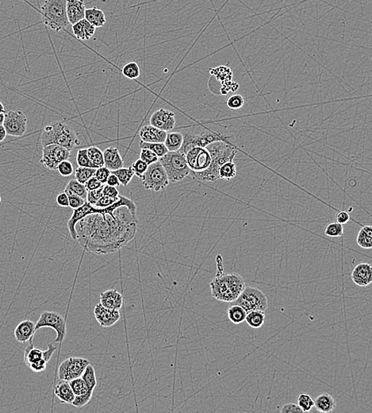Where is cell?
<instances>
[{
  "label": "cell",
  "instance_id": "cell-29",
  "mask_svg": "<svg viewBox=\"0 0 372 413\" xmlns=\"http://www.w3.org/2000/svg\"><path fill=\"white\" fill-rule=\"evenodd\" d=\"M356 242L362 248L371 249L372 247V226H364L358 233Z\"/></svg>",
  "mask_w": 372,
  "mask_h": 413
},
{
  "label": "cell",
  "instance_id": "cell-33",
  "mask_svg": "<svg viewBox=\"0 0 372 413\" xmlns=\"http://www.w3.org/2000/svg\"><path fill=\"white\" fill-rule=\"evenodd\" d=\"M237 175V167L235 163L233 161H228L223 164L218 171L219 179L230 180L235 177Z\"/></svg>",
  "mask_w": 372,
  "mask_h": 413
},
{
  "label": "cell",
  "instance_id": "cell-32",
  "mask_svg": "<svg viewBox=\"0 0 372 413\" xmlns=\"http://www.w3.org/2000/svg\"><path fill=\"white\" fill-rule=\"evenodd\" d=\"M88 157L90 159L91 162L94 169L102 167L104 165V159H103V152L100 149L95 146H91L87 149Z\"/></svg>",
  "mask_w": 372,
  "mask_h": 413
},
{
  "label": "cell",
  "instance_id": "cell-52",
  "mask_svg": "<svg viewBox=\"0 0 372 413\" xmlns=\"http://www.w3.org/2000/svg\"><path fill=\"white\" fill-rule=\"evenodd\" d=\"M118 199H119V196L117 198H112V197L103 196V197H101L100 199H98V202L95 203L94 207H96L98 208H107V207H109V206L113 204V203H115L116 201H118Z\"/></svg>",
  "mask_w": 372,
  "mask_h": 413
},
{
  "label": "cell",
  "instance_id": "cell-26",
  "mask_svg": "<svg viewBox=\"0 0 372 413\" xmlns=\"http://www.w3.org/2000/svg\"><path fill=\"white\" fill-rule=\"evenodd\" d=\"M84 19L88 22H90L92 26H94L95 28L102 27L107 22L105 13L100 9L97 8L96 7L86 9Z\"/></svg>",
  "mask_w": 372,
  "mask_h": 413
},
{
  "label": "cell",
  "instance_id": "cell-62",
  "mask_svg": "<svg viewBox=\"0 0 372 413\" xmlns=\"http://www.w3.org/2000/svg\"><path fill=\"white\" fill-rule=\"evenodd\" d=\"M5 112H6V108H5L3 103H2V101H0V114H5Z\"/></svg>",
  "mask_w": 372,
  "mask_h": 413
},
{
  "label": "cell",
  "instance_id": "cell-58",
  "mask_svg": "<svg viewBox=\"0 0 372 413\" xmlns=\"http://www.w3.org/2000/svg\"><path fill=\"white\" fill-rule=\"evenodd\" d=\"M56 351V347L54 346V343H49L48 345V348L46 351H43L42 357L46 362H49V360L51 359L52 356L54 354V352Z\"/></svg>",
  "mask_w": 372,
  "mask_h": 413
},
{
  "label": "cell",
  "instance_id": "cell-63",
  "mask_svg": "<svg viewBox=\"0 0 372 413\" xmlns=\"http://www.w3.org/2000/svg\"><path fill=\"white\" fill-rule=\"evenodd\" d=\"M4 118H5V114L4 113L0 114V125L3 124V122H4Z\"/></svg>",
  "mask_w": 372,
  "mask_h": 413
},
{
  "label": "cell",
  "instance_id": "cell-23",
  "mask_svg": "<svg viewBox=\"0 0 372 413\" xmlns=\"http://www.w3.org/2000/svg\"><path fill=\"white\" fill-rule=\"evenodd\" d=\"M72 29L74 35L80 40H89L92 39L96 30V28L92 26L85 19L73 24Z\"/></svg>",
  "mask_w": 372,
  "mask_h": 413
},
{
  "label": "cell",
  "instance_id": "cell-5",
  "mask_svg": "<svg viewBox=\"0 0 372 413\" xmlns=\"http://www.w3.org/2000/svg\"><path fill=\"white\" fill-rule=\"evenodd\" d=\"M42 146L58 145L67 150H74L80 145L77 134L73 127L64 122H55L45 126L41 136Z\"/></svg>",
  "mask_w": 372,
  "mask_h": 413
},
{
  "label": "cell",
  "instance_id": "cell-39",
  "mask_svg": "<svg viewBox=\"0 0 372 413\" xmlns=\"http://www.w3.org/2000/svg\"><path fill=\"white\" fill-rule=\"evenodd\" d=\"M96 169L94 168L81 167L78 166L75 169V180L81 184H85L90 178L94 177Z\"/></svg>",
  "mask_w": 372,
  "mask_h": 413
},
{
  "label": "cell",
  "instance_id": "cell-19",
  "mask_svg": "<svg viewBox=\"0 0 372 413\" xmlns=\"http://www.w3.org/2000/svg\"><path fill=\"white\" fill-rule=\"evenodd\" d=\"M167 132L161 131L152 125H146L141 127L139 132L141 141L151 143H164Z\"/></svg>",
  "mask_w": 372,
  "mask_h": 413
},
{
  "label": "cell",
  "instance_id": "cell-44",
  "mask_svg": "<svg viewBox=\"0 0 372 413\" xmlns=\"http://www.w3.org/2000/svg\"><path fill=\"white\" fill-rule=\"evenodd\" d=\"M76 163L81 167L94 168L88 157L87 149H80L76 154Z\"/></svg>",
  "mask_w": 372,
  "mask_h": 413
},
{
  "label": "cell",
  "instance_id": "cell-38",
  "mask_svg": "<svg viewBox=\"0 0 372 413\" xmlns=\"http://www.w3.org/2000/svg\"><path fill=\"white\" fill-rule=\"evenodd\" d=\"M297 405L300 407L303 413H309L315 407V400L310 394L301 393L298 396Z\"/></svg>",
  "mask_w": 372,
  "mask_h": 413
},
{
  "label": "cell",
  "instance_id": "cell-49",
  "mask_svg": "<svg viewBox=\"0 0 372 413\" xmlns=\"http://www.w3.org/2000/svg\"><path fill=\"white\" fill-rule=\"evenodd\" d=\"M103 186H104V184L101 188H99V189H95V190L88 191V195H87L86 201L91 203L92 205H95V203L98 202V199L103 197Z\"/></svg>",
  "mask_w": 372,
  "mask_h": 413
},
{
  "label": "cell",
  "instance_id": "cell-51",
  "mask_svg": "<svg viewBox=\"0 0 372 413\" xmlns=\"http://www.w3.org/2000/svg\"><path fill=\"white\" fill-rule=\"evenodd\" d=\"M66 194L69 197V207L73 209H76L81 207L86 202V199L75 194L71 193H66Z\"/></svg>",
  "mask_w": 372,
  "mask_h": 413
},
{
  "label": "cell",
  "instance_id": "cell-59",
  "mask_svg": "<svg viewBox=\"0 0 372 413\" xmlns=\"http://www.w3.org/2000/svg\"><path fill=\"white\" fill-rule=\"evenodd\" d=\"M335 218H336V223H339L342 225L346 224L350 220V216H349L348 212H338L337 214L336 215Z\"/></svg>",
  "mask_w": 372,
  "mask_h": 413
},
{
  "label": "cell",
  "instance_id": "cell-6",
  "mask_svg": "<svg viewBox=\"0 0 372 413\" xmlns=\"http://www.w3.org/2000/svg\"><path fill=\"white\" fill-rule=\"evenodd\" d=\"M67 0H45L41 7L42 22L59 32L69 26L66 13Z\"/></svg>",
  "mask_w": 372,
  "mask_h": 413
},
{
  "label": "cell",
  "instance_id": "cell-27",
  "mask_svg": "<svg viewBox=\"0 0 372 413\" xmlns=\"http://www.w3.org/2000/svg\"><path fill=\"white\" fill-rule=\"evenodd\" d=\"M164 143L168 151H179L184 143V135L181 132L167 133Z\"/></svg>",
  "mask_w": 372,
  "mask_h": 413
},
{
  "label": "cell",
  "instance_id": "cell-30",
  "mask_svg": "<svg viewBox=\"0 0 372 413\" xmlns=\"http://www.w3.org/2000/svg\"><path fill=\"white\" fill-rule=\"evenodd\" d=\"M43 351L35 348L33 344V341H30V344L27 346L24 351V362L26 366H30L34 362L41 359L42 357Z\"/></svg>",
  "mask_w": 372,
  "mask_h": 413
},
{
  "label": "cell",
  "instance_id": "cell-45",
  "mask_svg": "<svg viewBox=\"0 0 372 413\" xmlns=\"http://www.w3.org/2000/svg\"><path fill=\"white\" fill-rule=\"evenodd\" d=\"M244 104V99L241 95H233L226 100L227 107L230 110H239Z\"/></svg>",
  "mask_w": 372,
  "mask_h": 413
},
{
  "label": "cell",
  "instance_id": "cell-25",
  "mask_svg": "<svg viewBox=\"0 0 372 413\" xmlns=\"http://www.w3.org/2000/svg\"><path fill=\"white\" fill-rule=\"evenodd\" d=\"M315 407L320 413H331L336 409V400L330 393H324L316 396L315 400Z\"/></svg>",
  "mask_w": 372,
  "mask_h": 413
},
{
  "label": "cell",
  "instance_id": "cell-50",
  "mask_svg": "<svg viewBox=\"0 0 372 413\" xmlns=\"http://www.w3.org/2000/svg\"><path fill=\"white\" fill-rule=\"evenodd\" d=\"M111 174H112V171L103 165L102 167L96 169L94 177H95L102 184H107V179L109 177Z\"/></svg>",
  "mask_w": 372,
  "mask_h": 413
},
{
  "label": "cell",
  "instance_id": "cell-14",
  "mask_svg": "<svg viewBox=\"0 0 372 413\" xmlns=\"http://www.w3.org/2000/svg\"><path fill=\"white\" fill-rule=\"evenodd\" d=\"M186 163L190 171L200 172L208 168L211 161L210 153L205 147L195 146L185 154Z\"/></svg>",
  "mask_w": 372,
  "mask_h": 413
},
{
  "label": "cell",
  "instance_id": "cell-35",
  "mask_svg": "<svg viewBox=\"0 0 372 413\" xmlns=\"http://www.w3.org/2000/svg\"><path fill=\"white\" fill-rule=\"evenodd\" d=\"M112 174H114L118 178L120 184L124 187H127L130 184L134 176V173L131 166L128 168H120L114 171H112Z\"/></svg>",
  "mask_w": 372,
  "mask_h": 413
},
{
  "label": "cell",
  "instance_id": "cell-28",
  "mask_svg": "<svg viewBox=\"0 0 372 413\" xmlns=\"http://www.w3.org/2000/svg\"><path fill=\"white\" fill-rule=\"evenodd\" d=\"M245 321L250 328L258 329L265 323V312L263 311H252L247 313Z\"/></svg>",
  "mask_w": 372,
  "mask_h": 413
},
{
  "label": "cell",
  "instance_id": "cell-9",
  "mask_svg": "<svg viewBox=\"0 0 372 413\" xmlns=\"http://www.w3.org/2000/svg\"><path fill=\"white\" fill-rule=\"evenodd\" d=\"M140 179L146 190H152L156 193L164 190L170 183L165 169L159 161L149 165Z\"/></svg>",
  "mask_w": 372,
  "mask_h": 413
},
{
  "label": "cell",
  "instance_id": "cell-18",
  "mask_svg": "<svg viewBox=\"0 0 372 413\" xmlns=\"http://www.w3.org/2000/svg\"><path fill=\"white\" fill-rule=\"evenodd\" d=\"M85 11L84 0H67L66 13L69 24L73 25L84 20Z\"/></svg>",
  "mask_w": 372,
  "mask_h": 413
},
{
  "label": "cell",
  "instance_id": "cell-43",
  "mask_svg": "<svg viewBox=\"0 0 372 413\" xmlns=\"http://www.w3.org/2000/svg\"><path fill=\"white\" fill-rule=\"evenodd\" d=\"M93 392H94V390H88L86 393L75 396V399L72 403V405L74 407H76V408H82V407L85 406L92 400Z\"/></svg>",
  "mask_w": 372,
  "mask_h": 413
},
{
  "label": "cell",
  "instance_id": "cell-40",
  "mask_svg": "<svg viewBox=\"0 0 372 413\" xmlns=\"http://www.w3.org/2000/svg\"><path fill=\"white\" fill-rule=\"evenodd\" d=\"M122 73L128 79H135L141 75V70L137 63L134 61L127 63L122 69Z\"/></svg>",
  "mask_w": 372,
  "mask_h": 413
},
{
  "label": "cell",
  "instance_id": "cell-17",
  "mask_svg": "<svg viewBox=\"0 0 372 413\" xmlns=\"http://www.w3.org/2000/svg\"><path fill=\"white\" fill-rule=\"evenodd\" d=\"M352 280L359 287H367L372 281V266L370 263L362 262L352 271Z\"/></svg>",
  "mask_w": 372,
  "mask_h": 413
},
{
  "label": "cell",
  "instance_id": "cell-1",
  "mask_svg": "<svg viewBox=\"0 0 372 413\" xmlns=\"http://www.w3.org/2000/svg\"><path fill=\"white\" fill-rule=\"evenodd\" d=\"M137 207L119 195L118 201L79 221L75 231L79 245L89 252L106 255L127 246L137 233Z\"/></svg>",
  "mask_w": 372,
  "mask_h": 413
},
{
  "label": "cell",
  "instance_id": "cell-41",
  "mask_svg": "<svg viewBox=\"0 0 372 413\" xmlns=\"http://www.w3.org/2000/svg\"><path fill=\"white\" fill-rule=\"evenodd\" d=\"M69 384H70L71 388L75 394V396L86 393L88 390H90L88 389V386L86 385L85 381L82 379L81 377L73 379L72 381H69Z\"/></svg>",
  "mask_w": 372,
  "mask_h": 413
},
{
  "label": "cell",
  "instance_id": "cell-54",
  "mask_svg": "<svg viewBox=\"0 0 372 413\" xmlns=\"http://www.w3.org/2000/svg\"><path fill=\"white\" fill-rule=\"evenodd\" d=\"M282 413H303L302 409H300V407L297 404L294 403H288L281 408L280 410Z\"/></svg>",
  "mask_w": 372,
  "mask_h": 413
},
{
  "label": "cell",
  "instance_id": "cell-8",
  "mask_svg": "<svg viewBox=\"0 0 372 413\" xmlns=\"http://www.w3.org/2000/svg\"><path fill=\"white\" fill-rule=\"evenodd\" d=\"M233 303L242 307L247 313L257 310L266 312L268 307L267 298L264 293L260 289L251 286H245L242 294Z\"/></svg>",
  "mask_w": 372,
  "mask_h": 413
},
{
  "label": "cell",
  "instance_id": "cell-46",
  "mask_svg": "<svg viewBox=\"0 0 372 413\" xmlns=\"http://www.w3.org/2000/svg\"><path fill=\"white\" fill-rule=\"evenodd\" d=\"M141 150L140 159L145 161L148 165L159 161L158 156L151 150H147V149H141Z\"/></svg>",
  "mask_w": 372,
  "mask_h": 413
},
{
  "label": "cell",
  "instance_id": "cell-22",
  "mask_svg": "<svg viewBox=\"0 0 372 413\" xmlns=\"http://www.w3.org/2000/svg\"><path fill=\"white\" fill-rule=\"evenodd\" d=\"M104 166L111 171L123 167L124 162L120 155L119 151L116 147H109L103 151Z\"/></svg>",
  "mask_w": 372,
  "mask_h": 413
},
{
  "label": "cell",
  "instance_id": "cell-61",
  "mask_svg": "<svg viewBox=\"0 0 372 413\" xmlns=\"http://www.w3.org/2000/svg\"><path fill=\"white\" fill-rule=\"evenodd\" d=\"M7 131L5 130L3 125H0V142H2L7 137Z\"/></svg>",
  "mask_w": 372,
  "mask_h": 413
},
{
  "label": "cell",
  "instance_id": "cell-24",
  "mask_svg": "<svg viewBox=\"0 0 372 413\" xmlns=\"http://www.w3.org/2000/svg\"><path fill=\"white\" fill-rule=\"evenodd\" d=\"M55 395L63 404H71L75 399V394L71 388L69 381L60 380L54 390Z\"/></svg>",
  "mask_w": 372,
  "mask_h": 413
},
{
  "label": "cell",
  "instance_id": "cell-31",
  "mask_svg": "<svg viewBox=\"0 0 372 413\" xmlns=\"http://www.w3.org/2000/svg\"><path fill=\"white\" fill-rule=\"evenodd\" d=\"M227 315L232 323L234 324H240L245 320L247 313L242 307L238 304H233L227 310Z\"/></svg>",
  "mask_w": 372,
  "mask_h": 413
},
{
  "label": "cell",
  "instance_id": "cell-56",
  "mask_svg": "<svg viewBox=\"0 0 372 413\" xmlns=\"http://www.w3.org/2000/svg\"><path fill=\"white\" fill-rule=\"evenodd\" d=\"M103 196L112 197V198H117L119 196L118 189L116 187L110 186L108 184H104L103 189Z\"/></svg>",
  "mask_w": 372,
  "mask_h": 413
},
{
  "label": "cell",
  "instance_id": "cell-36",
  "mask_svg": "<svg viewBox=\"0 0 372 413\" xmlns=\"http://www.w3.org/2000/svg\"><path fill=\"white\" fill-rule=\"evenodd\" d=\"M81 377L85 381L86 385L89 390H94V388L96 387V374L94 367L92 365H88L81 375Z\"/></svg>",
  "mask_w": 372,
  "mask_h": 413
},
{
  "label": "cell",
  "instance_id": "cell-15",
  "mask_svg": "<svg viewBox=\"0 0 372 413\" xmlns=\"http://www.w3.org/2000/svg\"><path fill=\"white\" fill-rule=\"evenodd\" d=\"M150 125L161 131H169L173 130L176 126L175 113L169 110L161 108L152 114L149 120Z\"/></svg>",
  "mask_w": 372,
  "mask_h": 413
},
{
  "label": "cell",
  "instance_id": "cell-55",
  "mask_svg": "<svg viewBox=\"0 0 372 413\" xmlns=\"http://www.w3.org/2000/svg\"><path fill=\"white\" fill-rule=\"evenodd\" d=\"M84 185H85V188L87 190L92 191L99 189V188L103 186V184H102V183H101L100 181H99V180L95 177H92V178H90V179L86 182V184H84Z\"/></svg>",
  "mask_w": 372,
  "mask_h": 413
},
{
  "label": "cell",
  "instance_id": "cell-13",
  "mask_svg": "<svg viewBox=\"0 0 372 413\" xmlns=\"http://www.w3.org/2000/svg\"><path fill=\"white\" fill-rule=\"evenodd\" d=\"M3 126L7 135L14 137H21L27 130V118L21 111H10L5 114Z\"/></svg>",
  "mask_w": 372,
  "mask_h": 413
},
{
  "label": "cell",
  "instance_id": "cell-47",
  "mask_svg": "<svg viewBox=\"0 0 372 413\" xmlns=\"http://www.w3.org/2000/svg\"><path fill=\"white\" fill-rule=\"evenodd\" d=\"M56 171L63 177H69L74 173V168H73V164L69 160H65V161H61L58 165Z\"/></svg>",
  "mask_w": 372,
  "mask_h": 413
},
{
  "label": "cell",
  "instance_id": "cell-34",
  "mask_svg": "<svg viewBox=\"0 0 372 413\" xmlns=\"http://www.w3.org/2000/svg\"><path fill=\"white\" fill-rule=\"evenodd\" d=\"M65 193H71L75 195L79 196L83 199H87V195H88V190L86 189L84 184L79 183V181L75 180H71L68 184L66 188L64 189Z\"/></svg>",
  "mask_w": 372,
  "mask_h": 413
},
{
  "label": "cell",
  "instance_id": "cell-10",
  "mask_svg": "<svg viewBox=\"0 0 372 413\" xmlns=\"http://www.w3.org/2000/svg\"><path fill=\"white\" fill-rule=\"evenodd\" d=\"M43 328H50L56 332V338L54 343H62L66 337V321L62 315L55 312H43L35 323V332Z\"/></svg>",
  "mask_w": 372,
  "mask_h": 413
},
{
  "label": "cell",
  "instance_id": "cell-2",
  "mask_svg": "<svg viewBox=\"0 0 372 413\" xmlns=\"http://www.w3.org/2000/svg\"><path fill=\"white\" fill-rule=\"evenodd\" d=\"M217 274L210 282L212 296L223 302H233L245 287L243 277L237 273L224 274L223 258L217 256Z\"/></svg>",
  "mask_w": 372,
  "mask_h": 413
},
{
  "label": "cell",
  "instance_id": "cell-4",
  "mask_svg": "<svg viewBox=\"0 0 372 413\" xmlns=\"http://www.w3.org/2000/svg\"><path fill=\"white\" fill-rule=\"evenodd\" d=\"M182 134L184 135V143L179 152L184 156L191 148L195 146L205 147L213 142L219 141L231 143L233 138L226 129L223 127L214 129V127H207L202 125L186 129Z\"/></svg>",
  "mask_w": 372,
  "mask_h": 413
},
{
  "label": "cell",
  "instance_id": "cell-16",
  "mask_svg": "<svg viewBox=\"0 0 372 413\" xmlns=\"http://www.w3.org/2000/svg\"><path fill=\"white\" fill-rule=\"evenodd\" d=\"M94 316L101 327L110 328L114 325L120 319L119 310H113L97 304L94 309Z\"/></svg>",
  "mask_w": 372,
  "mask_h": 413
},
{
  "label": "cell",
  "instance_id": "cell-48",
  "mask_svg": "<svg viewBox=\"0 0 372 413\" xmlns=\"http://www.w3.org/2000/svg\"><path fill=\"white\" fill-rule=\"evenodd\" d=\"M148 167H149V165L140 158L137 159V161H135L131 165V168L133 169L134 175L137 176L138 178H141L144 175V174L147 170Z\"/></svg>",
  "mask_w": 372,
  "mask_h": 413
},
{
  "label": "cell",
  "instance_id": "cell-20",
  "mask_svg": "<svg viewBox=\"0 0 372 413\" xmlns=\"http://www.w3.org/2000/svg\"><path fill=\"white\" fill-rule=\"evenodd\" d=\"M35 333V323L31 320L26 319L19 323L15 328V339L21 343L30 342L33 341Z\"/></svg>",
  "mask_w": 372,
  "mask_h": 413
},
{
  "label": "cell",
  "instance_id": "cell-11",
  "mask_svg": "<svg viewBox=\"0 0 372 413\" xmlns=\"http://www.w3.org/2000/svg\"><path fill=\"white\" fill-rule=\"evenodd\" d=\"M71 153L62 146L58 145H48L43 146L42 156L40 162L45 169L56 171L57 166L61 161L69 160Z\"/></svg>",
  "mask_w": 372,
  "mask_h": 413
},
{
  "label": "cell",
  "instance_id": "cell-57",
  "mask_svg": "<svg viewBox=\"0 0 372 413\" xmlns=\"http://www.w3.org/2000/svg\"><path fill=\"white\" fill-rule=\"evenodd\" d=\"M56 203H57L58 205L62 207V208L69 207V197L64 191L58 194L57 197H56Z\"/></svg>",
  "mask_w": 372,
  "mask_h": 413
},
{
  "label": "cell",
  "instance_id": "cell-60",
  "mask_svg": "<svg viewBox=\"0 0 372 413\" xmlns=\"http://www.w3.org/2000/svg\"><path fill=\"white\" fill-rule=\"evenodd\" d=\"M107 184H108L110 186L116 187V188L121 185L118 178L113 174H111V175L109 176V177L107 179Z\"/></svg>",
  "mask_w": 372,
  "mask_h": 413
},
{
  "label": "cell",
  "instance_id": "cell-42",
  "mask_svg": "<svg viewBox=\"0 0 372 413\" xmlns=\"http://www.w3.org/2000/svg\"><path fill=\"white\" fill-rule=\"evenodd\" d=\"M325 234L329 237L332 238H336V237H340L344 234V227L343 225L340 223H331L328 224L325 228Z\"/></svg>",
  "mask_w": 372,
  "mask_h": 413
},
{
  "label": "cell",
  "instance_id": "cell-21",
  "mask_svg": "<svg viewBox=\"0 0 372 413\" xmlns=\"http://www.w3.org/2000/svg\"><path fill=\"white\" fill-rule=\"evenodd\" d=\"M99 303L103 307L109 309L120 310V308H122L123 304V296L122 294L114 289H110L100 294Z\"/></svg>",
  "mask_w": 372,
  "mask_h": 413
},
{
  "label": "cell",
  "instance_id": "cell-7",
  "mask_svg": "<svg viewBox=\"0 0 372 413\" xmlns=\"http://www.w3.org/2000/svg\"><path fill=\"white\" fill-rule=\"evenodd\" d=\"M159 161L167 174L169 182H179L190 175V169L185 156L179 151H168L159 158Z\"/></svg>",
  "mask_w": 372,
  "mask_h": 413
},
{
  "label": "cell",
  "instance_id": "cell-53",
  "mask_svg": "<svg viewBox=\"0 0 372 413\" xmlns=\"http://www.w3.org/2000/svg\"><path fill=\"white\" fill-rule=\"evenodd\" d=\"M47 363L48 362H46L44 358H41V359L34 362L32 364H30V366H29V368H30L31 371H34V372H42V371H45V369H46Z\"/></svg>",
  "mask_w": 372,
  "mask_h": 413
},
{
  "label": "cell",
  "instance_id": "cell-3",
  "mask_svg": "<svg viewBox=\"0 0 372 413\" xmlns=\"http://www.w3.org/2000/svg\"><path fill=\"white\" fill-rule=\"evenodd\" d=\"M205 148L211 157L210 165L203 171H190L189 176L192 179L201 181H214L219 179L218 171L221 166L225 162L233 161L238 150L230 142L222 141L213 142Z\"/></svg>",
  "mask_w": 372,
  "mask_h": 413
},
{
  "label": "cell",
  "instance_id": "cell-37",
  "mask_svg": "<svg viewBox=\"0 0 372 413\" xmlns=\"http://www.w3.org/2000/svg\"><path fill=\"white\" fill-rule=\"evenodd\" d=\"M139 146L141 149H147V150H151L158 156L159 158L161 157L165 156V154L168 152L165 143H156V142L151 143V142H145V141H140Z\"/></svg>",
  "mask_w": 372,
  "mask_h": 413
},
{
  "label": "cell",
  "instance_id": "cell-12",
  "mask_svg": "<svg viewBox=\"0 0 372 413\" xmlns=\"http://www.w3.org/2000/svg\"><path fill=\"white\" fill-rule=\"evenodd\" d=\"M90 364L89 360L84 357H72L64 360L58 370L60 380L70 381L81 377L84 370Z\"/></svg>",
  "mask_w": 372,
  "mask_h": 413
}]
</instances>
